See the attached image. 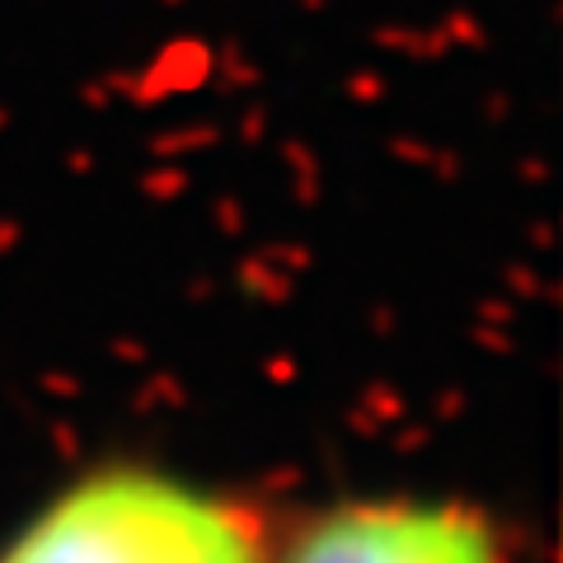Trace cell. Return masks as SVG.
<instances>
[{
	"mask_svg": "<svg viewBox=\"0 0 563 563\" xmlns=\"http://www.w3.org/2000/svg\"><path fill=\"white\" fill-rule=\"evenodd\" d=\"M263 507L151 465H109L33 512L0 563H268Z\"/></svg>",
	"mask_w": 563,
	"mask_h": 563,
	"instance_id": "obj_1",
	"label": "cell"
},
{
	"mask_svg": "<svg viewBox=\"0 0 563 563\" xmlns=\"http://www.w3.org/2000/svg\"><path fill=\"white\" fill-rule=\"evenodd\" d=\"M268 563H503L498 531L455 498H357L310 517Z\"/></svg>",
	"mask_w": 563,
	"mask_h": 563,
	"instance_id": "obj_2",
	"label": "cell"
}]
</instances>
